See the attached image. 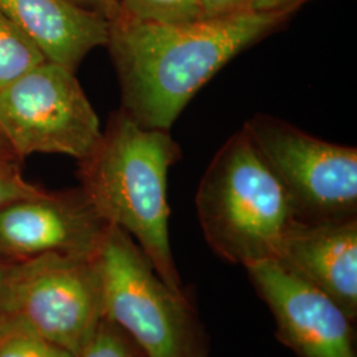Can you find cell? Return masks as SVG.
I'll return each instance as SVG.
<instances>
[{
	"label": "cell",
	"mask_w": 357,
	"mask_h": 357,
	"mask_svg": "<svg viewBox=\"0 0 357 357\" xmlns=\"http://www.w3.org/2000/svg\"><path fill=\"white\" fill-rule=\"evenodd\" d=\"M293 13L249 11L185 24L118 13L109 22L122 107L141 126L169 130L193 96L237 54L280 29Z\"/></svg>",
	"instance_id": "cell-1"
},
{
	"label": "cell",
	"mask_w": 357,
	"mask_h": 357,
	"mask_svg": "<svg viewBox=\"0 0 357 357\" xmlns=\"http://www.w3.org/2000/svg\"><path fill=\"white\" fill-rule=\"evenodd\" d=\"M181 158L169 130L141 126L121 109L79 160L81 191L103 221L137 240L159 278L184 295L169 243L167 176Z\"/></svg>",
	"instance_id": "cell-2"
},
{
	"label": "cell",
	"mask_w": 357,
	"mask_h": 357,
	"mask_svg": "<svg viewBox=\"0 0 357 357\" xmlns=\"http://www.w3.org/2000/svg\"><path fill=\"white\" fill-rule=\"evenodd\" d=\"M195 203L213 253L243 268L275 259L286 231L298 220L281 178L245 128L217 151Z\"/></svg>",
	"instance_id": "cell-3"
},
{
	"label": "cell",
	"mask_w": 357,
	"mask_h": 357,
	"mask_svg": "<svg viewBox=\"0 0 357 357\" xmlns=\"http://www.w3.org/2000/svg\"><path fill=\"white\" fill-rule=\"evenodd\" d=\"M103 318L146 357H209L204 327L185 294L174 293L125 230L109 225L94 255Z\"/></svg>",
	"instance_id": "cell-4"
},
{
	"label": "cell",
	"mask_w": 357,
	"mask_h": 357,
	"mask_svg": "<svg viewBox=\"0 0 357 357\" xmlns=\"http://www.w3.org/2000/svg\"><path fill=\"white\" fill-rule=\"evenodd\" d=\"M102 319V286L94 255L45 253L10 268L0 321L77 356Z\"/></svg>",
	"instance_id": "cell-5"
},
{
	"label": "cell",
	"mask_w": 357,
	"mask_h": 357,
	"mask_svg": "<svg viewBox=\"0 0 357 357\" xmlns=\"http://www.w3.org/2000/svg\"><path fill=\"white\" fill-rule=\"evenodd\" d=\"M0 132L13 155L61 153L78 162L102 137L76 72L44 61L0 91Z\"/></svg>",
	"instance_id": "cell-6"
},
{
	"label": "cell",
	"mask_w": 357,
	"mask_h": 357,
	"mask_svg": "<svg viewBox=\"0 0 357 357\" xmlns=\"http://www.w3.org/2000/svg\"><path fill=\"white\" fill-rule=\"evenodd\" d=\"M243 128L281 178L298 220L356 217V147L315 138L268 114L253 115Z\"/></svg>",
	"instance_id": "cell-7"
},
{
	"label": "cell",
	"mask_w": 357,
	"mask_h": 357,
	"mask_svg": "<svg viewBox=\"0 0 357 357\" xmlns=\"http://www.w3.org/2000/svg\"><path fill=\"white\" fill-rule=\"evenodd\" d=\"M268 305L277 339L298 357H357L355 321L331 296L277 259L245 266Z\"/></svg>",
	"instance_id": "cell-8"
},
{
	"label": "cell",
	"mask_w": 357,
	"mask_h": 357,
	"mask_svg": "<svg viewBox=\"0 0 357 357\" xmlns=\"http://www.w3.org/2000/svg\"><path fill=\"white\" fill-rule=\"evenodd\" d=\"M109 224L84 192L48 193L0 209V245L8 255H96Z\"/></svg>",
	"instance_id": "cell-9"
},
{
	"label": "cell",
	"mask_w": 357,
	"mask_h": 357,
	"mask_svg": "<svg viewBox=\"0 0 357 357\" xmlns=\"http://www.w3.org/2000/svg\"><path fill=\"white\" fill-rule=\"evenodd\" d=\"M357 318V217L295 220L275 258Z\"/></svg>",
	"instance_id": "cell-10"
},
{
	"label": "cell",
	"mask_w": 357,
	"mask_h": 357,
	"mask_svg": "<svg viewBox=\"0 0 357 357\" xmlns=\"http://www.w3.org/2000/svg\"><path fill=\"white\" fill-rule=\"evenodd\" d=\"M0 13L36 44L47 61L75 72L90 51L109 41V20L69 0H0Z\"/></svg>",
	"instance_id": "cell-11"
},
{
	"label": "cell",
	"mask_w": 357,
	"mask_h": 357,
	"mask_svg": "<svg viewBox=\"0 0 357 357\" xmlns=\"http://www.w3.org/2000/svg\"><path fill=\"white\" fill-rule=\"evenodd\" d=\"M44 61L36 44L0 13V91Z\"/></svg>",
	"instance_id": "cell-12"
},
{
	"label": "cell",
	"mask_w": 357,
	"mask_h": 357,
	"mask_svg": "<svg viewBox=\"0 0 357 357\" xmlns=\"http://www.w3.org/2000/svg\"><path fill=\"white\" fill-rule=\"evenodd\" d=\"M119 13L156 24H185L200 19L199 0H118Z\"/></svg>",
	"instance_id": "cell-13"
},
{
	"label": "cell",
	"mask_w": 357,
	"mask_h": 357,
	"mask_svg": "<svg viewBox=\"0 0 357 357\" xmlns=\"http://www.w3.org/2000/svg\"><path fill=\"white\" fill-rule=\"evenodd\" d=\"M0 357H76L63 347L11 323L0 321Z\"/></svg>",
	"instance_id": "cell-14"
},
{
	"label": "cell",
	"mask_w": 357,
	"mask_h": 357,
	"mask_svg": "<svg viewBox=\"0 0 357 357\" xmlns=\"http://www.w3.org/2000/svg\"><path fill=\"white\" fill-rule=\"evenodd\" d=\"M76 357H146L135 342L103 318L93 337Z\"/></svg>",
	"instance_id": "cell-15"
},
{
	"label": "cell",
	"mask_w": 357,
	"mask_h": 357,
	"mask_svg": "<svg viewBox=\"0 0 357 357\" xmlns=\"http://www.w3.org/2000/svg\"><path fill=\"white\" fill-rule=\"evenodd\" d=\"M44 193L45 191L22 176L15 163L0 162V209L16 202L35 199Z\"/></svg>",
	"instance_id": "cell-16"
},
{
	"label": "cell",
	"mask_w": 357,
	"mask_h": 357,
	"mask_svg": "<svg viewBox=\"0 0 357 357\" xmlns=\"http://www.w3.org/2000/svg\"><path fill=\"white\" fill-rule=\"evenodd\" d=\"M255 0H199L200 19H221L255 11Z\"/></svg>",
	"instance_id": "cell-17"
},
{
	"label": "cell",
	"mask_w": 357,
	"mask_h": 357,
	"mask_svg": "<svg viewBox=\"0 0 357 357\" xmlns=\"http://www.w3.org/2000/svg\"><path fill=\"white\" fill-rule=\"evenodd\" d=\"M81 8H85L91 13H98L107 19L113 20L119 13V1L118 0H69Z\"/></svg>",
	"instance_id": "cell-18"
},
{
	"label": "cell",
	"mask_w": 357,
	"mask_h": 357,
	"mask_svg": "<svg viewBox=\"0 0 357 357\" xmlns=\"http://www.w3.org/2000/svg\"><path fill=\"white\" fill-rule=\"evenodd\" d=\"M308 0H255V11H278L294 13Z\"/></svg>",
	"instance_id": "cell-19"
},
{
	"label": "cell",
	"mask_w": 357,
	"mask_h": 357,
	"mask_svg": "<svg viewBox=\"0 0 357 357\" xmlns=\"http://www.w3.org/2000/svg\"><path fill=\"white\" fill-rule=\"evenodd\" d=\"M16 160H19L15 155L13 150L10 149L8 143L4 139V137L0 132V162L1 163H15Z\"/></svg>",
	"instance_id": "cell-20"
},
{
	"label": "cell",
	"mask_w": 357,
	"mask_h": 357,
	"mask_svg": "<svg viewBox=\"0 0 357 357\" xmlns=\"http://www.w3.org/2000/svg\"><path fill=\"white\" fill-rule=\"evenodd\" d=\"M8 274H10V268H7V266H4V265L0 264V306H1L3 295H4V291H6Z\"/></svg>",
	"instance_id": "cell-21"
},
{
	"label": "cell",
	"mask_w": 357,
	"mask_h": 357,
	"mask_svg": "<svg viewBox=\"0 0 357 357\" xmlns=\"http://www.w3.org/2000/svg\"><path fill=\"white\" fill-rule=\"evenodd\" d=\"M8 255V253H7V252H6V249H4V248H3V246H1V245H0V257H1V255Z\"/></svg>",
	"instance_id": "cell-22"
}]
</instances>
